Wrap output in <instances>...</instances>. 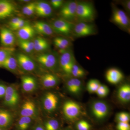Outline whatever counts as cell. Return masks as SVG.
<instances>
[{
  "mask_svg": "<svg viewBox=\"0 0 130 130\" xmlns=\"http://www.w3.org/2000/svg\"><path fill=\"white\" fill-rule=\"evenodd\" d=\"M76 18L82 22H90L94 20L95 12L93 5L88 2H77Z\"/></svg>",
  "mask_w": 130,
  "mask_h": 130,
  "instance_id": "obj_1",
  "label": "cell"
},
{
  "mask_svg": "<svg viewBox=\"0 0 130 130\" xmlns=\"http://www.w3.org/2000/svg\"><path fill=\"white\" fill-rule=\"evenodd\" d=\"M17 10V6L13 2L0 0V25L14 15Z\"/></svg>",
  "mask_w": 130,
  "mask_h": 130,
  "instance_id": "obj_2",
  "label": "cell"
},
{
  "mask_svg": "<svg viewBox=\"0 0 130 130\" xmlns=\"http://www.w3.org/2000/svg\"><path fill=\"white\" fill-rule=\"evenodd\" d=\"M53 30L58 34L68 36L73 31V24L62 18L56 19L52 21L50 25Z\"/></svg>",
  "mask_w": 130,
  "mask_h": 130,
  "instance_id": "obj_3",
  "label": "cell"
},
{
  "mask_svg": "<svg viewBox=\"0 0 130 130\" xmlns=\"http://www.w3.org/2000/svg\"><path fill=\"white\" fill-rule=\"evenodd\" d=\"M35 59L42 66L53 70L56 66L58 59L55 54L50 53H42L35 56Z\"/></svg>",
  "mask_w": 130,
  "mask_h": 130,
  "instance_id": "obj_4",
  "label": "cell"
},
{
  "mask_svg": "<svg viewBox=\"0 0 130 130\" xmlns=\"http://www.w3.org/2000/svg\"><path fill=\"white\" fill-rule=\"evenodd\" d=\"M15 36L12 31L6 26L0 25V46L14 47L16 43Z\"/></svg>",
  "mask_w": 130,
  "mask_h": 130,
  "instance_id": "obj_5",
  "label": "cell"
},
{
  "mask_svg": "<svg viewBox=\"0 0 130 130\" xmlns=\"http://www.w3.org/2000/svg\"><path fill=\"white\" fill-rule=\"evenodd\" d=\"M77 2L71 1L64 3L60 11L61 18L70 22L76 18V13Z\"/></svg>",
  "mask_w": 130,
  "mask_h": 130,
  "instance_id": "obj_6",
  "label": "cell"
},
{
  "mask_svg": "<svg viewBox=\"0 0 130 130\" xmlns=\"http://www.w3.org/2000/svg\"><path fill=\"white\" fill-rule=\"evenodd\" d=\"M63 111L67 118L73 120L80 115L81 108L80 105L77 102L72 101H68L63 105Z\"/></svg>",
  "mask_w": 130,
  "mask_h": 130,
  "instance_id": "obj_7",
  "label": "cell"
},
{
  "mask_svg": "<svg viewBox=\"0 0 130 130\" xmlns=\"http://www.w3.org/2000/svg\"><path fill=\"white\" fill-rule=\"evenodd\" d=\"M61 54L59 59L61 68L66 74H71L72 67L75 64V60L73 54L68 50Z\"/></svg>",
  "mask_w": 130,
  "mask_h": 130,
  "instance_id": "obj_8",
  "label": "cell"
},
{
  "mask_svg": "<svg viewBox=\"0 0 130 130\" xmlns=\"http://www.w3.org/2000/svg\"><path fill=\"white\" fill-rule=\"evenodd\" d=\"M91 112L98 119H103L108 115L109 112V107L106 102L102 101L94 102L91 106Z\"/></svg>",
  "mask_w": 130,
  "mask_h": 130,
  "instance_id": "obj_9",
  "label": "cell"
},
{
  "mask_svg": "<svg viewBox=\"0 0 130 130\" xmlns=\"http://www.w3.org/2000/svg\"><path fill=\"white\" fill-rule=\"evenodd\" d=\"M73 31L77 37H83L93 35L95 29L93 25L87 22H79L73 26Z\"/></svg>",
  "mask_w": 130,
  "mask_h": 130,
  "instance_id": "obj_10",
  "label": "cell"
},
{
  "mask_svg": "<svg viewBox=\"0 0 130 130\" xmlns=\"http://www.w3.org/2000/svg\"><path fill=\"white\" fill-rule=\"evenodd\" d=\"M19 67L25 71L30 72L36 68V64L34 61L25 54L18 53L15 56Z\"/></svg>",
  "mask_w": 130,
  "mask_h": 130,
  "instance_id": "obj_11",
  "label": "cell"
},
{
  "mask_svg": "<svg viewBox=\"0 0 130 130\" xmlns=\"http://www.w3.org/2000/svg\"><path fill=\"white\" fill-rule=\"evenodd\" d=\"M112 21L120 27L127 28L130 24L129 19L126 13L123 10L116 8L113 11Z\"/></svg>",
  "mask_w": 130,
  "mask_h": 130,
  "instance_id": "obj_12",
  "label": "cell"
},
{
  "mask_svg": "<svg viewBox=\"0 0 130 130\" xmlns=\"http://www.w3.org/2000/svg\"><path fill=\"white\" fill-rule=\"evenodd\" d=\"M4 103L9 107H14L18 105L20 96L18 91L13 86H7L4 96Z\"/></svg>",
  "mask_w": 130,
  "mask_h": 130,
  "instance_id": "obj_13",
  "label": "cell"
},
{
  "mask_svg": "<svg viewBox=\"0 0 130 130\" xmlns=\"http://www.w3.org/2000/svg\"><path fill=\"white\" fill-rule=\"evenodd\" d=\"M59 98L55 94L48 92L44 96L43 105L44 109L47 112H53L57 108L59 103Z\"/></svg>",
  "mask_w": 130,
  "mask_h": 130,
  "instance_id": "obj_14",
  "label": "cell"
},
{
  "mask_svg": "<svg viewBox=\"0 0 130 130\" xmlns=\"http://www.w3.org/2000/svg\"><path fill=\"white\" fill-rule=\"evenodd\" d=\"M16 31V36L19 40L24 41L31 40L36 33L32 25L29 23Z\"/></svg>",
  "mask_w": 130,
  "mask_h": 130,
  "instance_id": "obj_15",
  "label": "cell"
},
{
  "mask_svg": "<svg viewBox=\"0 0 130 130\" xmlns=\"http://www.w3.org/2000/svg\"><path fill=\"white\" fill-rule=\"evenodd\" d=\"M35 13L40 17L47 18L51 16L53 9L51 5L46 2H36Z\"/></svg>",
  "mask_w": 130,
  "mask_h": 130,
  "instance_id": "obj_16",
  "label": "cell"
},
{
  "mask_svg": "<svg viewBox=\"0 0 130 130\" xmlns=\"http://www.w3.org/2000/svg\"><path fill=\"white\" fill-rule=\"evenodd\" d=\"M36 33L42 36H51L53 35L54 31L51 26L42 21H36L32 25Z\"/></svg>",
  "mask_w": 130,
  "mask_h": 130,
  "instance_id": "obj_17",
  "label": "cell"
},
{
  "mask_svg": "<svg viewBox=\"0 0 130 130\" xmlns=\"http://www.w3.org/2000/svg\"><path fill=\"white\" fill-rule=\"evenodd\" d=\"M106 77L107 81L110 83L116 84L122 81L124 76L122 73L118 69L112 68L107 71Z\"/></svg>",
  "mask_w": 130,
  "mask_h": 130,
  "instance_id": "obj_18",
  "label": "cell"
},
{
  "mask_svg": "<svg viewBox=\"0 0 130 130\" xmlns=\"http://www.w3.org/2000/svg\"><path fill=\"white\" fill-rule=\"evenodd\" d=\"M21 85L23 90L26 93H31L36 89L37 82L33 77L24 76L21 77Z\"/></svg>",
  "mask_w": 130,
  "mask_h": 130,
  "instance_id": "obj_19",
  "label": "cell"
},
{
  "mask_svg": "<svg viewBox=\"0 0 130 130\" xmlns=\"http://www.w3.org/2000/svg\"><path fill=\"white\" fill-rule=\"evenodd\" d=\"M36 106L35 103L30 100L26 101L22 105L20 113L21 116L31 118L36 112Z\"/></svg>",
  "mask_w": 130,
  "mask_h": 130,
  "instance_id": "obj_20",
  "label": "cell"
},
{
  "mask_svg": "<svg viewBox=\"0 0 130 130\" xmlns=\"http://www.w3.org/2000/svg\"><path fill=\"white\" fill-rule=\"evenodd\" d=\"M32 41L34 44V51L38 53H43L50 48L48 41L42 37H36Z\"/></svg>",
  "mask_w": 130,
  "mask_h": 130,
  "instance_id": "obj_21",
  "label": "cell"
},
{
  "mask_svg": "<svg viewBox=\"0 0 130 130\" xmlns=\"http://www.w3.org/2000/svg\"><path fill=\"white\" fill-rule=\"evenodd\" d=\"M118 97L123 103H127L130 101V86L128 84H125L120 87L118 90Z\"/></svg>",
  "mask_w": 130,
  "mask_h": 130,
  "instance_id": "obj_22",
  "label": "cell"
},
{
  "mask_svg": "<svg viewBox=\"0 0 130 130\" xmlns=\"http://www.w3.org/2000/svg\"><path fill=\"white\" fill-rule=\"evenodd\" d=\"M42 83L45 88H51L57 84L58 79L55 75L51 73H46L42 76Z\"/></svg>",
  "mask_w": 130,
  "mask_h": 130,
  "instance_id": "obj_23",
  "label": "cell"
},
{
  "mask_svg": "<svg viewBox=\"0 0 130 130\" xmlns=\"http://www.w3.org/2000/svg\"><path fill=\"white\" fill-rule=\"evenodd\" d=\"M82 83L78 78L70 79L67 83V87L68 90L70 93L77 94L81 91L82 89Z\"/></svg>",
  "mask_w": 130,
  "mask_h": 130,
  "instance_id": "obj_24",
  "label": "cell"
},
{
  "mask_svg": "<svg viewBox=\"0 0 130 130\" xmlns=\"http://www.w3.org/2000/svg\"><path fill=\"white\" fill-rule=\"evenodd\" d=\"M12 116L11 113L6 109L0 108V128L7 127L11 123Z\"/></svg>",
  "mask_w": 130,
  "mask_h": 130,
  "instance_id": "obj_25",
  "label": "cell"
},
{
  "mask_svg": "<svg viewBox=\"0 0 130 130\" xmlns=\"http://www.w3.org/2000/svg\"><path fill=\"white\" fill-rule=\"evenodd\" d=\"M18 64L16 57L13 54L10 55L3 64L1 68H5L10 71H16L18 69Z\"/></svg>",
  "mask_w": 130,
  "mask_h": 130,
  "instance_id": "obj_26",
  "label": "cell"
},
{
  "mask_svg": "<svg viewBox=\"0 0 130 130\" xmlns=\"http://www.w3.org/2000/svg\"><path fill=\"white\" fill-rule=\"evenodd\" d=\"M54 44L55 46L59 50L61 53L68 50L70 45L69 40L61 37H57L54 39Z\"/></svg>",
  "mask_w": 130,
  "mask_h": 130,
  "instance_id": "obj_27",
  "label": "cell"
},
{
  "mask_svg": "<svg viewBox=\"0 0 130 130\" xmlns=\"http://www.w3.org/2000/svg\"><path fill=\"white\" fill-rule=\"evenodd\" d=\"M15 50L14 47H7L0 46V68L10 55L13 54Z\"/></svg>",
  "mask_w": 130,
  "mask_h": 130,
  "instance_id": "obj_28",
  "label": "cell"
},
{
  "mask_svg": "<svg viewBox=\"0 0 130 130\" xmlns=\"http://www.w3.org/2000/svg\"><path fill=\"white\" fill-rule=\"evenodd\" d=\"M18 43L19 47L26 54L32 53L34 52V44L32 41L19 40Z\"/></svg>",
  "mask_w": 130,
  "mask_h": 130,
  "instance_id": "obj_29",
  "label": "cell"
},
{
  "mask_svg": "<svg viewBox=\"0 0 130 130\" xmlns=\"http://www.w3.org/2000/svg\"><path fill=\"white\" fill-rule=\"evenodd\" d=\"M31 122V118L28 117L21 116L18 122V127L19 130L28 129Z\"/></svg>",
  "mask_w": 130,
  "mask_h": 130,
  "instance_id": "obj_30",
  "label": "cell"
},
{
  "mask_svg": "<svg viewBox=\"0 0 130 130\" xmlns=\"http://www.w3.org/2000/svg\"><path fill=\"white\" fill-rule=\"evenodd\" d=\"M36 2H31L27 3L22 9V13L27 16H31L35 12Z\"/></svg>",
  "mask_w": 130,
  "mask_h": 130,
  "instance_id": "obj_31",
  "label": "cell"
},
{
  "mask_svg": "<svg viewBox=\"0 0 130 130\" xmlns=\"http://www.w3.org/2000/svg\"><path fill=\"white\" fill-rule=\"evenodd\" d=\"M101 84L97 79H90L87 84V90L89 93H95Z\"/></svg>",
  "mask_w": 130,
  "mask_h": 130,
  "instance_id": "obj_32",
  "label": "cell"
},
{
  "mask_svg": "<svg viewBox=\"0 0 130 130\" xmlns=\"http://www.w3.org/2000/svg\"><path fill=\"white\" fill-rule=\"evenodd\" d=\"M86 73L85 71L76 64H74L72 67L71 71V74H72L74 78H78L83 77L85 76Z\"/></svg>",
  "mask_w": 130,
  "mask_h": 130,
  "instance_id": "obj_33",
  "label": "cell"
},
{
  "mask_svg": "<svg viewBox=\"0 0 130 130\" xmlns=\"http://www.w3.org/2000/svg\"><path fill=\"white\" fill-rule=\"evenodd\" d=\"M109 93V89L106 85L101 84L95 94L100 98H105Z\"/></svg>",
  "mask_w": 130,
  "mask_h": 130,
  "instance_id": "obj_34",
  "label": "cell"
},
{
  "mask_svg": "<svg viewBox=\"0 0 130 130\" xmlns=\"http://www.w3.org/2000/svg\"><path fill=\"white\" fill-rule=\"evenodd\" d=\"M116 119L118 122L129 123L130 120V115L126 112H120L117 114Z\"/></svg>",
  "mask_w": 130,
  "mask_h": 130,
  "instance_id": "obj_35",
  "label": "cell"
},
{
  "mask_svg": "<svg viewBox=\"0 0 130 130\" xmlns=\"http://www.w3.org/2000/svg\"><path fill=\"white\" fill-rule=\"evenodd\" d=\"M59 127V122L56 120H50L45 123V127L46 130H57Z\"/></svg>",
  "mask_w": 130,
  "mask_h": 130,
  "instance_id": "obj_36",
  "label": "cell"
},
{
  "mask_svg": "<svg viewBox=\"0 0 130 130\" xmlns=\"http://www.w3.org/2000/svg\"><path fill=\"white\" fill-rule=\"evenodd\" d=\"M76 127L78 130H90L91 126L87 121L81 120L77 123Z\"/></svg>",
  "mask_w": 130,
  "mask_h": 130,
  "instance_id": "obj_37",
  "label": "cell"
},
{
  "mask_svg": "<svg viewBox=\"0 0 130 130\" xmlns=\"http://www.w3.org/2000/svg\"><path fill=\"white\" fill-rule=\"evenodd\" d=\"M28 23V22L26 20H25L23 19H22L20 20L18 23L16 24V25L13 26H12L9 28L10 30H11L12 31H16L19 30L20 29H21L22 27H23L27 23Z\"/></svg>",
  "mask_w": 130,
  "mask_h": 130,
  "instance_id": "obj_38",
  "label": "cell"
},
{
  "mask_svg": "<svg viewBox=\"0 0 130 130\" xmlns=\"http://www.w3.org/2000/svg\"><path fill=\"white\" fill-rule=\"evenodd\" d=\"M51 7L55 9H58L61 8L63 4L64 1L62 0H52L50 1Z\"/></svg>",
  "mask_w": 130,
  "mask_h": 130,
  "instance_id": "obj_39",
  "label": "cell"
},
{
  "mask_svg": "<svg viewBox=\"0 0 130 130\" xmlns=\"http://www.w3.org/2000/svg\"><path fill=\"white\" fill-rule=\"evenodd\" d=\"M118 130H130V125L129 123L118 122L117 126Z\"/></svg>",
  "mask_w": 130,
  "mask_h": 130,
  "instance_id": "obj_40",
  "label": "cell"
},
{
  "mask_svg": "<svg viewBox=\"0 0 130 130\" xmlns=\"http://www.w3.org/2000/svg\"><path fill=\"white\" fill-rule=\"evenodd\" d=\"M22 19L20 17H14V18H12L9 20L7 26H6L8 28H11L16 25V24L18 23Z\"/></svg>",
  "mask_w": 130,
  "mask_h": 130,
  "instance_id": "obj_41",
  "label": "cell"
},
{
  "mask_svg": "<svg viewBox=\"0 0 130 130\" xmlns=\"http://www.w3.org/2000/svg\"><path fill=\"white\" fill-rule=\"evenodd\" d=\"M7 88V86L4 84L0 83V98H2L5 96Z\"/></svg>",
  "mask_w": 130,
  "mask_h": 130,
  "instance_id": "obj_42",
  "label": "cell"
},
{
  "mask_svg": "<svg viewBox=\"0 0 130 130\" xmlns=\"http://www.w3.org/2000/svg\"><path fill=\"white\" fill-rule=\"evenodd\" d=\"M124 5L125 7L126 8V9L128 11H130V1H126L125 2Z\"/></svg>",
  "mask_w": 130,
  "mask_h": 130,
  "instance_id": "obj_43",
  "label": "cell"
},
{
  "mask_svg": "<svg viewBox=\"0 0 130 130\" xmlns=\"http://www.w3.org/2000/svg\"><path fill=\"white\" fill-rule=\"evenodd\" d=\"M34 130H45L44 129V128H43L41 126H37L36 128H35Z\"/></svg>",
  "mask_w": 130,
  "mask_h": 130,
  "instance_id": "obj_44",
  "label": "cell"
},
{
  "mask_svg": "<svg viewBox=\"0 0 130 130\" xmlns=\"http://www.w3.org/2000/svg\"><path fill=\"white\" fill-rule=\"evenodd\" d=\"M0 130H3V129H2V128H0Z\"/></svg>",
  "mask_w": 130,
  "mask_h": 130,
  "instance_id": "obj_45",
  "label": "cell"
}]
</instances>
